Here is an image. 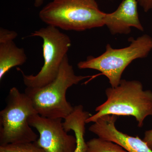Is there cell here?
<instances>
[{
	"label": "cell",
	"instance_id": "obj_1",
	"mask_svg": "<svg viewBox=\"0 0 152 152\" xmlns=\"http://www.w3.org/2000/svg\"><path fill=\"white\" fill-rule=\"evenodd\" d=\"M105 93L107 100L96 108V113L90 116L86 124L106 115L132 116L141 128L146 118L152 116V91L144 90L139 81L121 80L118 86L106 89Z\"/></svg>",
	"mask_w": 152,
	"mask_h": 152
},
{
	"label": "cell",
	"instance_id": "obj_2",
	"mask_svg": "<svg viewBox=\"0 0 152 152\" xmlns=\"http://www.w3.org/2000/svg\"><path fill=\"white\" fill-rule=\"evenodd\" d=\"M88 77L76 75L66 55L58 75L53 81L40 88L27 87L25 93L31 99L36 112L40 115L49 118L64 119L74 110V107L66 99L67 90Z\"/></svg>",
	"mask_w": 152,
	"mask_h": 152
},
{
	"label": "cell",
	"instance_id": "obj_3",
	"mask_svg": "<svg viewBox=\"0 0 152 152\" xmlns=\"http://www.w3.org/2000/svg\"><path fill=\"white\" fill-rule=\"evenodd\" d=\"M105 14L95 0H53L40 11L39 17L49 26L81 31L103 26Z\"/></svg>",
	"mask_w": 152,
	"mask_h": 152
},
{
	"label": "cell",
	"instance_id": "obj_4",
	"mask_svg": "<svg viewBox=\"0 0 152 152\" xmlns=\"http://www.w3.org/2000/svg\"><path fill=\"white\" fill-rule=\"evenodd\" d=\"M129 45L121 49H114L110 44L99 56H88L78 64L79 69H92L101 72L109 80L112 87L119 85L122 75L134 60L146 58L152 50V38L147 34L136 39L130 38Z\"/></svg>",
	"mask_w": 152,
	"mask_h": 152
},
{
	"label": "cell",
	"instance_id": "obj_5",
	"mask_svg": "<svg viewBox=\"0 0 152 152\" xmlns=\"http://www.w3.org/2000/svg\"><path fill=\"white\" fill-rule=\"evenodd\" d=\"M38 114L31 99L16 87L10 90L7 105L0 112V146L35 142L38 135L28 123Z\"/></svg>",
	"mask_w": 152,
	"mask_h": 152
},
{
	"label": "cell",
	"instance_id": "obj_6",
	"mask_svg": "<svg viewBox=\"0 0 152 152\" xmlns=\"http://www.w3.org/2000/svg\"><path fill=\"white\" fill-rule=\"evenodd\" d=\"M31 37H38L43 40L44 65L36 75H26L17 68L23 75L24 83L28 88H40L46 86L56 77L63 60L71 46L69 37L52 26L42 28L32 33Z\"/></svg>",
	"mask_w": 152,
	"mask_h": 152
},
{
	"label": "cell",
	"instance_id": "obj_7",
	"mask_svg": "<svg viewBox=\"0 0 152 152\" xmlns=\"http://www.w3.org/2000/svg\"><path fill=\"white\" fill-rule=\"evenodd\" d=\"M62 119L49 118L38 114L29 118L28 123L39 134L36 142L46 152H74L77 145L75 137L65 129Z\"/></svg>",
	"mask_w": 152,
	"mask_h": 152
},
{
	"label": "cell",
	"instance_id": "obj_8",
	"mask_svg": "<svg viewBox=\"0 0 152 152\" xmlns=\"http://www.w3.org/2000/svg\"><path fill=\"white\" fill-rule=\"evenodd\" d=\"M118 116L106 115L100 117L89 128L98 137L120 145L128 152H152L146 143L138 136L132 137L119 131L115 126Z\"/></svg>",
	"mask_w": 152,
	"mask_h": 152
},
{
	"label": "cell",
	"instance_id": "obj_9",
	"mask_svg": "<svg viewBox=\"0 0 152 152\" xmlns=\"http://www.w3.org/2000/svg\"><path fill=\"white\" fill-rule=\"evenodd\" d=\"M137 4V0H123L115 11L106 13L104 25L112 34H128L132 27L144 31L139 19Z\"/></svg>",
	"mask_w": 152,
	"mask_h": 152
},
{
	"label": "cell",
	"instance_id": "obj_10",
	"mask_svg": "<svg viewBox=\"0 0 152 152\" xmlns=\"http://www.w3.org/2000/svg\"><path fill=\"white\" fill-rule=\"evenodd\" d=\"M27 59L24 50L13 41L0 43V80L12 68L25 64Z\"/></svg>",
	"mask_w": 152,
	"mask_h": 152
},
{
	"label": "cell",
	"instance_id": "obj_11",
	"mask_svg": "<svg viewBox=\"0 0 152 152\" xmlns=\"http://www.w3.org/2000/svg\"><path fill=\"white\" fill-rule=\"evenodd\" d=\"M86 152H128L118 144L98 137L87 142Z\"/></svg>",
	"mask_w": 152,
	"mask_h": 152
},
{
	"label": "cell",
	"instance_id": "obj_12",
	"mask_svg": "<svg viewBox=\"0 0 152 152\" xmlns=\"http://www.w3.org/2000/svg\"><path fill=\"white\" fill-rule=\"evenodd\" d=\"M0 152H46L35 142L0 146Z\"/></svg>",
	"mask_w": 152,
	"mask_h": 152
},
{
	"label": "cell",
	"instance_id": "obj_13",
	"mask_svg": "<svg viewBox=\"0 0 152 152\" xmlns=\"http://www.w3.org/2000/svg\"><path fill=\"white\" fill-rule=\"evenodd\" d=\"M77 141V145L74 152H86L87 142L85 140V131L82 129H78L75 132Z\"/></svg>",
	"mask_w": 152,
	"mask_h": 152
},
{
	"label": "cell",
	"instance_id": "obj_14",
	"mask_svg": "<svg viewBox=\"0 0 152 152\" xmlns=\"http://www.w3.org/2000/svg\"><path fill=\"white\" fill-rule=\"evenodd\" d=\"M18 34L14 31H10L1 28H0V43L13 41L18 37Z\"/></svg>",
	"mask_w": 152,
	"mask_h": 152
},
{
	"label": "cell",
	"instance_id": "obj_15",
	"mask_svg": "<svg viewBox=\"0 0 152 152\" xmlns=\"http://www.w3.org/2000/svg\"><path fill=\"white\" fill-rule=\"evenodd\" d=\"M137 1L145 12H148L152 10V0H137Z\"/></svg>",
	"mask_w": 152,
	"mask_h": 152
},
{
	"label": "cell",
	"instance_id": "obj_16",
	"mask_svg": "<svg viewBox=\"0 0 152 152\" xmlns=\"http://www.w3.org/2000/svg\"><path fill=\"white\" fill-rule=\"evenodd\" d=\"M143 140L146 143L150 148L152 150V129L146 131Z\"/></svg>",
	"mask_w": 152,
	"mask_h": 152
},
{
	"label": "cell",
	"instance_id": "obj_17",
	"mask_svg": "<svg viewBox=\"0 0 152 152\" xmlns=\"http://www.w3.org/2000/svg\"><path fill=\"white\" fill-rule=\"evenodd\" d=\"M44 0H35V1L34 5L37 7H40L43 3Z\"/></svg>",
	"mask_w": 152,
	"mask_h": 152
}]
</instances>
